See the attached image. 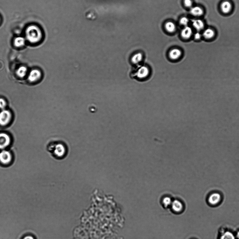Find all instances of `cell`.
<instances>
[{"mask_svg": "<svg viewBox=\"0 0 239 239\" xmlns=\"http://www.w3.org/2000/svg\"><path fill=\"white\" fill-rule=\"evenodd\" d=\"M215 35L214 32L210 28H208L203 32V35L205 38L209 39L213 38Z\"/></svg>", "mask_w": 239, "mask_h": 239, "instance_id": "cell-17", "label": "cell"}, {"mask_svg": "<svg viewBox=\"0 0 239 239\" xmlns=\"http://www.w3.org/2000/svg\"><path fill=\"white\" fill-rule=\"evenodd\" d=\"M27 71V68L26 67L23 66L19 67L17 69V74L19 77L23 78L26 76Z\"/></svg>", "mask_w": 239, "mask_h": 239, "instance_id": "cell-16", "label": "cell"}, {"mask_svg": "<svg viewBox=\"0 0 239 239\" xmlns=\"http://www.w3.org/2000/svg\"><path fill=\"white\" fill-rule=\"evenodd\" d=\"M172 206L173 210L177 213L181 211L183 209L182 204L181 202L177 200H176L172 202Z\"/></svg>", "mask_w": 239, "mask_h": 239, "instance_id": "cell-10", "label": "cell"}, {"mask_svg": "<svg viewBox=\"0 0 239 239\" xmlns=\"http://www.w3.org/2000/svg\"><path fill=\"white\" fill-rule=\"evenodd\" d=\"M163 202L165 206V207H167L172 204V200H171L170 198L168 197H165L163 199Z\"/></svg>", "mask_w": 239, "mask_h": 239, "instance_id": "cell-21", "label": "cell"}, {"mask_svg": "<svg viewBox=\"0 0 239 239\" xmlns=\"http://www.w3.org/2000/svg\"><path fill=\"white\" fill-rule=\"evenodd\" d=\"M192 21L193 26L197 31H201L204 28V24L202 21L200 19H194Z\"/></svg>", "mask_w": 239, "mask_h": 239, "instance_id": "cell-12", "label": "cell"}, {"mask_svg": "<svg viewBox=\"0 0 239 239\" xmlns=\"http://www.w3.org/2000/svg\"><path fill=\"white\" fill-rule=\"evenodd\" d=\"M237 237H238V238L239 239V231L238 232V234H237Z\"/></svg>", "mask_w": 239, "mask_h": 239, "instance_id": "cell-27", "label": "cell"}, {"mask_svg": "<svg viewBox=\"0 0 239 239\" xmlns=\"http://www.w3.org/2000/svg\"><path fill=\"white\" fill-rule=\"evenodd\" d=\"M23 239H34L33 237L30 236H26Z\"/></svg>", "mask_w": 239, "mask_h": 239, "instance_id": "cell-26", "label": "cell"}, {"mask_svg": "<svg viewBox=\"0 0 239 239\" xmlns=\"http://www.w3.org/2000/svg\"><path fill=\"white\" fill-rule=\"evenodd\" d=\"M42 74L40 71L37 69H34L30 72L28 76V80L30 82H35L40 79Z\"/></svg>", "mask_w": 239, "mask_h": 239, "instance_id": "cell-8", "label": "cell"}, {"mask_svg": "<svg viewBox=\"0 0 239 239\" xmlns=\"http://www.w3.org/2000/svg\"><path fill=\"white\" fill-rule=\"evenodd\" d=\"M143 59V56L141 53H137L132 57L131 61L133 65L138 66L140 65Z\"/></svg>", "mask_w": 239, "mask_h": 239, "instance_id": "cell-9", "label": "cell"}, {"mask_svg": "<svg viewBox=\"0 0 239 239\" xmlns=\"http://www.w3.org/2000/svg\"><path fill=\"white\" fill-rule=\"evenodd\" d=\"M25 43V39L22 37H18L14 40V44L17 47H20L23 46Z\"/></svg>", "mask_w": 239, "mask_h": 239, "instance_id": "cell-18", "label": "cell"}, {"mask_svg": "<svg viewBox=\"0 0 239 239\" xmlns=\"http://www.w3.org/2000/svg\"><path fill=\"white\" fill-rule=\"evenodd\" d=\"M12 117L11 113L8 110H3L0 113V125L5 126L10 122Z\"/></svg>", "mask_w": 239, "mask_h": 239, "instance_id": "cell-4", "label": "cell"}, {"mask_svg": "<svg viewBox=\"0 0 239 239\" xmlns=\"http://www.w3.org/2000/svg\"><path fill=\"white\" fill-rule=\"evenodd\" d=\"M184 3L185 6L187 7H190L192 6V2L191 0H185Z\"/></svg>", "mask_w": 239, "mask_h": 239, "instance_id": "cell-24", "label": "cell"}, {"mask_svg": "<svg viewBox=\"0 0 239 239\" xmlns=\"http://www.w3.org/2000/svg\"><path fill=\"white\" fill-rule=\"evenodd\" d=\"M220 239H235V238L232 233L227 231L222 235Z\"/></svg>", "mask_w": 239, "mask_h": 239, "instance_id": "cell-20", "label": "cell"}, {"mask_svg": "<svg viewBox=\"0 0 239 239\" xmlns=\"http://www.w3.org/2000/svg\"><path fill=\"white\" fill-rule=\"evenodd\" d=\"M203 12L202 9L199 6L194 7L190 10V12L192 15L197 16H199L202 15Z\"/></svg>", "mask_w": 239, "mask_h": 239, "instance_id": "cell-15", "label": "cell"}, {"mask_svg": "<svg viewBox=\"0 0 239 239\" xmlns=\"http://www.w3.org/2000/svg\"><path fill=\"white\" fill-rule=\"evenodd\" d=\"M221 199L220 194L217 193H213L210 196L209 198V202L210 204L215 205L218 203Z\"/></svg>", "mask_w": 239, "mask_h": 239, "instance_id": "cell-11", "label": "cell"}, {"mask_svg": "<svg viewBox=\"0 0 239 239\" xmlns=\"http://www.w3.org/2000/svg\"><path fill=\"white\" fill-rule=\"evenodd\" d=\"M27 39L31 43H36L40 41L42 37V31L38 27L35 25L29 26L26 31Z\"/></svg>", "mask_w": 239, "mask_h": 239, "instance_id": "cell-2", "label": "cell"}, {"mask_svg": "<svg viewBox=\"0 0 239 239\" xmlns=\"http://www.w3.org/2000/svg\"><path fill=\"white\" fill-rule=\"evenodd\" d=\"M12 159L11 155L9 151L3 150L0 153V161L4 164L9 163Z\"/></svg>", "mask_w": 239, "mask_h": 239, "instance_id": "cell-6", "label": "cell"}, {"mask_svg": "<svg viewBox=\"0 0 239 239\" xmlns=\"http://www.w3.org/2000/svg\"><path fill=\"white\" fill-rule=\"evenodd\" d=\"M232 8L231 3L228 1H225L221 5V8L222 11L225 13H229Z\"/></svg>", "mask_w": 239, "mask_h": 239, "instance_id": "cell-13", "label": "cell"}, {"mask_svg": "<svg viewBox=\"0 0 239 239\" xmlns=\"http://www.w3.org/2000/svg\"><path fill=\"white\" fill-rule=\"evenodd\" d=\"M132 73V76L139 79H144L149 76L150 71L149 68L145 65H139Z\"/></svg>", "mask_w": 239, "mask_h": 239, "instance_id": "cell-3", "label": "cell"}, {"mask_svg": "<svg viewBox=\"0 0 239 239\" xmlns=\"http://www.w3.org/2000/svg\"><path fill=\"white\" fill-rule=\"evenodd\" d=\"M182 55V52L180 50L174 49L171 50L169 53V57L172 61H176L180 59Z\"/></svg>", "mask_w": 239, "mask_h": 239, "instance_id": "cell-7", "label": "cell"}, {"mask_svg": "<svg viewBox=\"0 0 239 239\" xmlns=\"http://www.w3.org/2000/svg\"><path fill=\"white\" fill-rule=\"evenodd\" d=\"M201 35L200 33H197L195 34L194 37H195V38L196 40H198L201 38Z\"/></svg>", "mask_w": 239, "mask_h": 239, "instance_id": "cell-25", "label": "cell"}, {"mask_svg": "<svg viewBox=\"0 0 239 239\" xmlns=\"http://www.w3.org/2000/svg\"><path fill=\"white\" fill-rule=\"evenodd\" d=\"M6 103L4 99H0V108L2 110L4 109L6 106Z\"/></svg>", "mask_w": 239, "mask_h": 239, "instance_id": "cell-23", "label": "cell"}, {"mask_svg": "<svg viewBox=\"0 0 239 239\" xmlns=\"http://www.w3.org/2000/svg\"><path fill=\"white\" fill-rule=\"evenodd\" d=\"M11 138L6 133H0V149H3L8 147L11 143Z\"/></svg>", "mask_w": 239, "mask_h": 239, "instance_id": "cell-5", "label": "cell"}, {"mask_svg": "<svg viewBox=\"0 0 239 239\" xmlns=\"http://www.w3.org/2000/svg\"><path fill=\"white\" fill-rule=\"evenodd\" d=\"M51 149L54 158L58 160L64 159L68 154V146L64 141L59 140L56 141L52 146Z\"/></svg>", "mask_w": 239, "mask_h": 239, "instance_id": "cell-1", "label": "cell"}, {"mask_svg": "<svg viewBox=\"0 0 239 239\" xmlns=\"http://www.w3.org/2000/svg\"><path fill=\"white\" fill-rule=\"evenodd\" d=\"M192 34V28L190 27L186 26L182 30L181 35L184 38L187 39L190 38Z\"/></svg>", "mask_w": 239, "mask_h": 239, "instance_id": "cell-14", "label": "cell"}, {"mask_svg": "<svg viewBox=\"0 0 239 239\" xmlns=\"http://www.w3.org/2000/svg\"><path fill=\"white\" fill-rule=\"evenodd\" d=\"M180 23L183 25L186 26L189 23L188 19L186 17L182 18L180 21Z\"/></svg>", "mask_w": 239, "mask_h": 239, "instance_id": "cell-22", "label": "cell"}, {"mask_svg": "<svg viewBox=\"0 0 239 239\" xmlns=\"http://www.w3.org/2000/svg\"><path fill=\"white\" fill-rule=\"evenodd\" d=\"M165 28L169 33H173L175 31L176 27L175 25L172 22H168L165 25Z\"/></svg>", "mask_w": 239, "mask_h": 239, "instance_id": "cell-19", "label": "cell"}]
</instances>
